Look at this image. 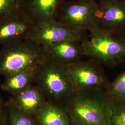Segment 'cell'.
Instances as JSON below:
<instances>
[{"instance_id":"cell-6","label":"cell","mask_w":125,"mask_h":125,"mask_svg":"<svg viewBox=\"0 0 125 125\" xmlns=\"http://www.w3.org/2000/svg\"><path fill=\"white\" fill-rule=\"evenodd\" d=\"M45 58L42 47L30 41L27 46L17 47L5 52L0 59V70L10 76L39 67Z\"/></svg>"},{"instance_id":"cell-2","label":"cell","mask_w":125,"mask_h":125,"mask_svg":"<svg viewBox=\"0 0 125 125\" xmlns=\"http://www.w3.org/2000/svg\"><path fill=\"white\" fill-rule=\"evenodd\" d=\"M89 32L82 41L84 56L107 67L125 64V31L95 26Z\"/></svg>"},{"instance_id":"cell-12","label":"cell","mask_w":125,"mask_h":125,"mask_svg":"<svg viewBox=\"0 0 125 125\" xmlns=\"http://www.w3.org/2000/svg\"><path fill=\"white\" fill-rule=\"evenodd\" d=\"M21 12L19 9L8 16L9 21L0 25V41L14 39L29 32L33 25L30 21H21L19 18Z\"/></svg>"},{"instance_id":"cell-15","label":"cell","mask_w":125,"mask_h":125,"mask_svg":"<svg viewBox=\"0 0 125 125\" xmlns=\"http://www.w3.org/2000/svg\"><path fill=\"white\" fill-rule=\"evenodd\" d=\"M112 103H125V70L121 73L106 89Z\"/></svg>"},{"instance_id":"cell-10","label":"cell","mask_w":125,"mask_h":125,"mask_svg":"<svg viewBox=\"0 0 125 125\" xmlns=\"http://www.w3.org/2000/svg\"><path fill=\"white\" fill-rule=\"evenodd\" d=\"M42 48L46 58L65 67L84 56L82 42L77 41H63Z\"/></svg>"},{"instance_id":"cell-1","label":"cell","mask_w":125,"mask_h":125,"mask_svg":"<svg viewBox=\"0 0 125 125\" xmlns=\"http://www.w3.org/2000/svg\"><path fill=\"white\" fill-rule=\"evenodd\" d=\"M113 103L105 90L74 92L64 104L72 125H111Z\"/></svg>"},{"instance_id":"cell-8","label":"cell","mask_w":125,"mask_h":125,"mask_svg":"<svg viewBox=\"0 0 125 125\" xmlns=\"http://www.w3.org/2000/svg\"><path fill=\"white\" fill-rule=\"evenodd\" d=\"M95 17L97 27L125 31V0H98Z\"/></svg>"},{"instance_id":"cell-16","label":"cell","mask_w":125,"mask_h":125,"mask_svg":"<svg viewBox=\"0 0 125 125\" xmlns=\"http://www.w3.org/2000/svg\"><path fill=\"white\" fill-rule=\"evenodd\" d=\"M111 125H125V103L113 104Z\"/></svg>"},{"instance_id":"cell-11","label":"cell","mask_w":125,"mask_h":125,"mask_svg":"<svg viewBox=\"0 0 125 125\" xmlns=\"http://www.w3.org/2000/svg\"><path fill=\"white\" fill-rule=\"evenodd\" d=\"M39 125H72L64 107L46 102L36 114Z\"/></svg>"},{"instance_id":"cell-13","label":"cell","mask_w":125,"mask_h":125,"mask_svg":"<svg viewBox=\"0 0 125 125\" xmlns=\"http://www.w3.org/2000/svg\"><path fill=\"white\" fill-rule=\"evenodd\" d=\"M17 100L19 106L23 110L35 114L46 103L39 88H31L24 90L19 95Z\"/></svg>"},{"instance_id":"cell-17","label":"cell","mask_w":125,"mask_h":125,"mask_svg":"<svg viewBox=\"0 0 125 125\" xmlns=\"http://www.w3.org/2000/svg\"><path fill=\"white\" fill-rule=\"evenodd\" d=\"M19 9V0H0V18H5Z\"/></svg>"},{"instance_id":"cell-4","label":"cell","mask_w":125,"mask_h":125,"mask_svg":"<svg viewBox=\"0 0 125 125\" xmlns=\"http://www.w3.org/2000/svg\"><path fill=\"white\" fill-rule=\"evenodd\" d=\"M65 67L74 92L105 90L109 83L103 65L93 59L80 60Z\"/></svg>"},{"instance_id":"cell-18","label":"cell","mask_w":125,"mask_h":125,"mask_svg":"<svg viewBox=\"0 0 125 125\" xmlns=\"http://www.w3.org/2000/svg\"><path fill=\"white\" fill-rule=\"evenodd\" d=\"M11 121V125H37L29 117L19 112L12 114Z\"/></svg>"},{"instance_id":"cell-19","label":"cell","mask_w":125,"mask_h":125,"mask_svg":"<svg viewBox=\"0 0 125 125\" xmlns=\"http://www.w3.org/2000/svg\"></svg>"},{"instance_id":"cell-14","label":"cell","mask_w":125,"mask_h":125,"mask_svg":"<svg viewBox=\"0 0 125 125\" xmlns=\"http://www.w3.org/2000/svg\"><path fill=\"white\" fill-rule=\"evenodd\" d=\"M39 67L27 69L10 75L5 83L6 88L13 91L24 88L37 75Z\"/></svg>"},{"instance_id":"cell-5","label":"cell","mask_w":125,"mask_h":125,"mask_svg":"<svg viewBox=\"0 0 125 125\" xmlns=\"http://www.w3.org/2000/svg\"><path fill=\"white\" fill-rule=\"evenodd\" d=\"M96 0H65L56 20L72 30L87 33L96 26Z\"/></svg>"},{"instance_id":"cell-9","label":"cell","mask_w":125,"mask_h":125,"mask_svg":"<svg viewBox=\"0 0 125 125\" xmlns=\"http://www.w3.org/2000/svg\"><path fill=\"white\" fill-rule=\"evenodd\" d=\"M65 0H19L20 10L33 26L56 20L59 9Z\"/></svg>"},{"instance_id":"cell-7","label":"cell","mask_w":125,"mask_h":125,"mask_svg":"<svg viewBox=\"0 0 125 125\" xmlns=\"http://www.w3.org/2000/svg\"><path fill=\"white\" fill-rule=\"evenodd\" d=\"M28 33L29 40L42 47L67 40L82 42L86 36V33L72 30L56 20L36 25Z\"/></svg>"},{"instance_id":"cell-3","label":"cell","mask_w":125,"mask_h":125,"mask_svg":"<svg viewBox=\"0 0 125 125\" xmlns=\"http://www.w3.org/2000/svg\"><path fill=\"white\" fill-rule=\"evenodd\" d=\"M37 76L42 94L55 104L63 107L74 92L65 66L46 57L39 68Z\"/></svg>"}]
</instances>
